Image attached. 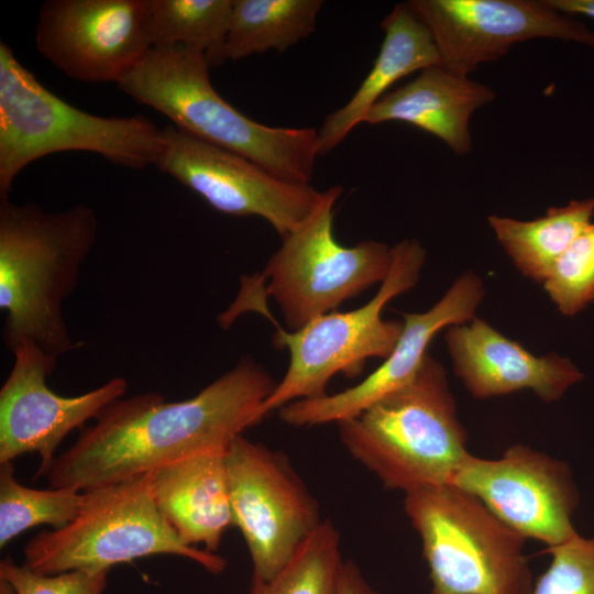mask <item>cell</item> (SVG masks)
I'll use <instances>...</instances> for the list:
<instances>
[{
    "label": "cell",
    "mask_w": 594,
    "mask_h": 594,
    "mask_svg": "<svg viewBox=\"0 0 594 594\" xmlns=\"http://www.w3.org/2000/svg\"><path fill=\"white\" fill-rule=\"evenodd\" d=\"M276 383L244 358L195 396L166 402L141 393L109 404L76 441L56 455L50 487L84 492L213 451H227L261 422V407Z\"/></svg>",
    "instance_id": "1"
},
{
    "label": "cell",
    "mask_w": 594,
    "mask_h": 594,
    "mask_svg": "<svg viewBox=\"0 0 594 594\" xmlns=\"http://www.w3.org/2000/svg\"><path fill=\"white\" fill-rule=\"evenodd\" d=\"M98 232L91 207L76 204L56 212L34 202L0 198V308L2 341L11 353L23 342L59 359L74 341L63 316L80 267Z\"/></svg>",
    "instance_id": "2"
},
{
    "label": "cell",
    "mask_w": 594,
    "mask_h": 594,
    "mask_svg": "<svg viewBox=\"0 0 594 594\" xmlns=\"http://www.w3.org/2000/svg\"><path fill=\"white\" fill-rule=\"evenodd\" d=\"M200 53L180 46L152 47L117 85L173 125L238 154L279 179L310 185L319 155L318 130L274 128L244 116L213 88Z\"/></svg>",
    "instance_id": "3"
},
{
    "label": "cell",
    "mask_w": 594,
    "mask_h": 594,
    "mask_svg": "<svg viewBox=\"0 0 594 594\" xmlns=\"http://www.w3.org/2000/svg\"><path fill=\"white\" fill-rule=\"evenodd\" d=\"M337 425L349 453L404 494L449 484L470 453L446 370L429 353L407 384Z\"/></svg>",
    "instance_id": "4"
},
{
    "label": "cell",
    "mask_w": 594,
    "mask_h": 594,
    "mask_svg": "<svg viewBox=\"0 0 594 594\" xmlns=\"http://www.w3.org/2000/svg\"><path fill=\"white\" fill-rule=\"evenodd\" d=\"M165 136L148 118L100 117L46 89L0 42V198L34 161L65 151L96 153L125 168L155 165Z\"/></svg>",
    "instance_id": "5"
},
{
    "label": "cell",
    "mask_w": 594,
    "mask_h": 594,
    "mask_svg": "<svg viewBox=\"0 0 594 594\" xmlns=\"http://www.w3.org/2000/svg\"><path fill=\"white\" fill-rule=\"evenodd\" d=\"M23 553L22 564L44 575L109 572L113 565L158 554L191 560L212 574L228 565L222 556L179 539L154 501L148 473L84 491L77 516L31 538Z\"/></svg>",
    "instance_id": "6"
},
{
    "label": "cell",
    "mask_w": 594,
    "mask_h": 594,
    "mask_svg": "<svg viewBox=\"0 0 594 594\" xmlns=\"http://www.w3.org/2000/svg\"><path fill=\"white\" fill-rule=\"evenodd\" d=\"M404 509L420 537L429 594H529L525 538L472 494L452 485L405 493Z\"/></svg>",
    "instance_id": "7"
},
{
    "label": "cell",
    "mask_w": 594,
    "mask_h": 594,
    "mask_svg": "<svg viewBox=\"0 0 594 594\" xmlns=\"http://www.w3.org/2000/svg\"><path fill=\"white\" fill-rule=\"evenodd\" d=\"M393 262L375 296L346 312H329L296 331L280 327L273 337L277 349L287 348L290 361L279 383L261 407L264 417L299 399L327 395L329 381L341 373L360 375L369 359H386L403 330V321L384 320L382 311L393 298L414 288L426 261V250L415 239L392 248Z\"/></svg>",
    "instance_id": "8"
},
{
    "label": "cell",
    "mask_w": 594,
    "mask_h": 594,
    "mask_svg": "<svg viewBox=\"0 0 594 594\" xmlns=\"http://www.w3.org/2000/svg\"><path fill=\"white\" fill-rule=\"evenodd\" d=\"M342 194L332 186L309 217L283 238L268 260L261 280L265 293L279 305L289 331L336 310L389 273L393 250L386 243L366 240L344 246L333 233V207Z\"/></svg>",
    "instance_id": "9"
},
{
    "label": "cell",
    "mask_w": 594,
    "mask_h": 594,
    "mask_svg": "<svg viewBox=\"0 0 594 594\" xmlns=\"http://www.w3.org/2000/svg\"><path fill=\"white\" fill-rule=\"evenodd\" d=\"M233 526L246 543L252 576L278 573L322 522L318 504L288 459L243 435L226 454Z\"/></svg>",
    "instance_id": "10"
},
{
    "label": "cell",
    "mask_w": 594,
    "mask_h": 594,
    "mask_svg": "<svg viewBox=\"0 0 594 594\" xmlns=\"http://www.w3.org/2000/svg\"><path fill=\"white\" fill-rule=\"evenodd\" d=\"M449 484L475 496L525 539L550 548L579 534L572 519L580 495L570 466L528 446H510L492 460L469 453Z\"/></svg>",
    "instance_id": "11"
},
{
    "label": "cell",
    "mask_w": 594,
    "mask_h": 594,
    "mask_svg": "<svg viewBox=\"0 0 594 594\" xmlns=\"http://www.w3.org/2000/svg\"><path fill=\"white\" fill-rule=\"evenodd\" d=\"M163 131L165 142L155 163L160 172L222 213L263 218L282 239L309 217L322 196L310 185L286 183L255 163L173 124Z\"/></svg>",
    "instance_id": "12"
},
{
    "label": "cell",
    "mask_w": 594,
    "mask_h": 594,
    "mask_svg": "<svg viewBox=\"0 0 594 594\" xmlns=\"http://www.w3.org/2000/svg\"><path fill=\"white\" fill-rule=\"evenodd\" d=\"M407 4L429 29L441 66L460 76L469 77L481 64L535 38L594 46V32L544 0H410Z\"/></svg>",
    "instance_id": "13"
},
{
    "label": "cell",
    "mask_w": 594,
    "mask_h": 594,
    "mask_svg": "<svg viewBox=\"0 0 594 594\" xmlns=\"http://www.w3.org/2000/svg\"><path fill=\"white\" fill-rule=\"evenodd\" d=\"M147 0H47L38 11V53L67 77L121 81L152 48Z\"/></svg>",
    "instance_id": "14"
},
{
    "label": "cell",
    "mask_w": 594,
    "mask_h": 594,
    "mask_svg": "<svg viewBox=\"0 0 594 594\" xmlns=\"http://www.w3.org/2000/svg\"><path fill=\"white\" fill-rule=\"evenodd\" d=\"M12 354L13 365L0 389V464L37 453L35 477L46 476L66 436L122 398L128 382L116 376L84 394L62 396L46 383L57 359L30 341Z\"/></svg>",
    "instance_id": "15"
},
{
    "label": "cell",
    "mask_w": 594,
    "mask_h": 594,
    "mask_svg": "<svg viewBox=\"0 0 594 594\" xmlns=\"http://www.w3.org/2000/svg\"><path fill=\"white\" fill-rule=\"evenodd\" d=\"M485 297L480 275L463 272L443 296L424 312L403 314V330L391 354L358 385L315 399H299L278 409L292 426H315L353 418L407 384L418 372L433 337L442 329L476 317Z\"/></svg>",
    "instance_id": "16"
},
{
    "label": "cell",
    "mask_w": 594,
    "mask_h": 594,
    "mask_svg": "<svg viewBox=\"0 0 594 594\" xmlns=\"http://www.w3.org/2000/svg\"><path fill=\"white\" fill-rule=\"evenodd\" d=\"M444 342L454 375L479 399L530 391L552 403L583 378L570 359L535 355L479 317L447 328Z\"/></svg>",
    "instance_id": "17"
},
{
    "label": "cell",
    "mask_w": 594,
    "mask_h": 594,
    "mask_svg": "<svg viewBox=\"0 0 594 594\" xmlns=\"http://www.w3.org/2000/svg\"><path fill=\"white\" fill-rule=\"evenodd\" d=\"M495 98L487 85L433 66L383 96L364 123L405 122L440 139L454 154L466 155L473 146L470 119Z\"/></svg>",
    "instance_id": "18"
},
{
    "label": "cell",
    "mask_w": 594,
    "mask_h": 594,
    "mask_svg": "<svg viewBox=\"0 0 594 594\" xmlns=\"http://www.w3.org/2000/svg\"><path fill=\"white\" fill-rule=\"evenodd\" d=\"M226 454L202 453L148 472L154 501L179 539L213 553L233 526Z\"/></svg>",
    "instance_id": "19"
},
{
    "label": "cell",
    "mask_w": 594,
    "mask_h": 594,
    "mask_svg": "<svg viewBox=\"0 0 594 594\" xmlns=\"http://www.w3.org/2000/svg\"><path fill=\"white\" fill-rule=\"evenodd\" d=\"M384 38L369 74L352 97L329 113L318 130L319 155L336 148L375 103L402 78L441 66L440 55L426 24L407 2L396 4L382 21Z\"/></svg>",
    "instance_id": "20"
},
{
    "label": "cell",
    "mask_w": 594,
    "mask_h": 594,
    "mask_svg": "<svg viewBox=\"0 0 594 594\" xmlns=\"http://www.w3.org/2000/svg\"><path fill=\"white\" fill-rule=\"evenodd\" d=\"M594 198L550 207L534 220L491 215L490 228L514 266L527 278L542 283L558 258L592 223Z\"/></svg>",
    "instance_id": "21"
},
{
    "label": "cell",
    "mask_w": 594,
    "mask_h": 594,
    "mask_svg": "<svg viewBox=\"0 0 594 594\" xmlns=\"http://www.w3.org/2000/svg\"><path fill=\"white\" fill-rule=\"evenodd\" d=\"M321 0H233L227 59L283 53L316 30Z\"/></svg>",
    "instance_id": "22"
},
{
    "label": "cell",
    "mask_w": 594,
    "mask_h": 594,
    "mask_svg": "<svg viewBox=\"0 0 594 594\" xmlns=\"http://www.w3.org/2000/svg\"><path fill=\"white\" fill-rule=\"evenodd\" d=\"M233 0H147L145 30L152 47L180 46L205 56L209 67L228 59Z\"/></svg>",
    "instance_id": "23"
},
{
    "label": "cell",
    "mask_w": 594,
    "mask_h": 594,
    "mask_svg": "<svg viewBox=\"0 0 594 594\" xmlns=\"http://www.w3.org/2000/svg\"><path fill=\"white\" fill-rule=\"evenodd\" d=\"M343 563L340 534L324 519L273 578L252 576L249 594H339Z\"/></svg>",
    "instance_id": "24"
},
{
    "label": "cell",
    "mask_w": 594,
    "mask_h": 594,
    "mask_svg": "<svg viewBox=\"0 0 594 594\" xmlns=\"http://www.w3.org/2000/svg\"><path fill=\"white\" fill-rule=\"evenodd\" d=\"M82 492L70 488L37 490L21 484L12 462L0 464V548L25 530L50 525L58 529L78 514Z\"/></svg>",
    "instance_id": "25"
},
{
    "label": "cell",
    "mask_w": 594,
    "mask_h": 594,
    "mask_svg": "<svg viewBox=\"0 0 594 594\" xmlns=\"http://www.w3.org/2000/svg\"><path fill=\"white\" fill-rule=\"evenodd\" d=\"M542 287L563 316H574L594 300V221L558 258Z\"/></svg>",
    "instance_id": "26"
},
{
    "label": "cell",
    "mask_w": 594,
    "mask_h": 594,
    "mask_svg": "<svg viewBox=\"0 0 594 594\" xmlns=\"http://www.w3.org/2000/svg\"><path fill=\"white\" fill-rule=\"evenodd\" d=\"M546 552L550 564L529 594H594V536L578 534Z\"/></svg>",
    "instance_id": "27"
},
{
    "label": "cell",
    "mask_w": 594,
    "mask_h": 594,
    "mask_svg": "<svg viewBox=\"0 0 594 594\" xmlns=\"http://www.w3.org/2000/svg\"><path fill=\"white\" fill-rule=\"evenodd\" d=\"M108 572L68 571L58 574H38L10 557L0 561V580L7 582L14 594H103Z\"/></svg>",
    "instance_id": "28"
},
{
    "label": "cell",
    "mask_w": 594,
    "mask_h": 594,
    "mask_svg": "<svg viewBox=\"0 0 594 594\" xmlns=\"http://www.w3.org/2000/svg\"><path fill=\"white\" fill-rule=\"evenodd\" d=\"M339 594H381L364 578L359 565L352 560H344Z\"/></svg>",
    "instance_id": "29"
},
{
    "label": "cell",
    "mask_w": 594,
    "mask_h": 594,
    "mask_svg": "<svg viewBox=\"0 0 594 594\" xmlns=\"http://www.w3.org/2000/svg\"><path fill=\"white\" fill-rule=\"evenodd\" d=\"M544 2L562 14H581L594 19V0H544Z\"/></svg>",
    "instance_id": "30"
}]
</instances>
